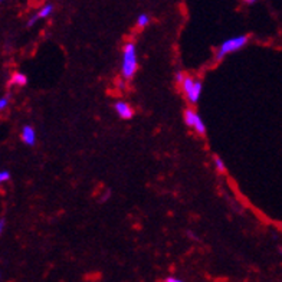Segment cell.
I'll use <instances>...</instances> for the list:
<instances>
[{
	"instance_id": "11",
	"label": "cell",
	"mask_w": 282,
	"mask_h": 282,
	"mask_svg": "<svg viewBox=\"0 0 282 282\" xmlns=\"http://www.w3.org/2000/svg\"><path fill=\"white\" fill-rule=\"evenodd\" d=\"M10 180V173L7 170H1L0 171V182L4 183V182H9Z\"/></svg>"
},
{
	"instance_id": "1",
	"label": "cell",
	"mask_w": 282,
	"mask_h": 282,
	"mask_svg": "<svg viewBox=\"0 0 282 282\" xmlns=\"http://www.w3.org/2000/svg\"><path fill=\"white\" fill-rule=\"evenodd\" d=\"M138 69L137 52L134 43H125L122 48V65H121V75L124 80H131Z\"/></svg>"
},
{
	"instance_id": "4",
	"label": "cell",
	"mask_w": 282,
	"mask_h": 282,
	"mask_svg": "<svg viewBox=\"0 0 282 282\" xmlns=\"http://www.w3.org/2000/svg\"><path fill=\"white\" fill-rule=\"evenodd\" d=\"M183 116H184V124L187 127L195 128L199 135H204L206 134V125H204V122L201 121L199 114L195 110L187 108V110H184V114Z\"/></svg>"
},
{
	"instance_id": "6",
	"label": "cell",
	"mask_w": 282,
	"mask_h": 282,
	"mask_svg": "<svg viewBox=\"0 0 282 282\" xmlns=\"http://www.w3.org/2000/svg\"><path fill=\"white\" fill-rule=\"evenodd\" d=\"M114 108H116L118 117L122 118V120H130V118H133V116H134V110L131 108V105L127 104V102H124V101L116 102Z\"/></svg>"
},
{
	"instance_id": "10",
	"label": "cell",
	"mask_w": 282,
	"mask_h": 282,
	"mask_svg": "<svg viewBox=\"0 0 282 282\" xmlns=\"http://www.w3.org/2000/svg\"><path fill=\"white\" fill-rule=\"evenodd\" d=\"M213 160H215V167H216V170H217L219 173H222V174H223V173H226V167H225V163H223V160H222L220 157H217V156H216V157H215Z\"/></svg>"
},
{
	"instance_id": "13",
	"label": "cell",
	"mask_w": 282,
	"mask_h": 282,
	"mask_svg": "<svg viewBox=\"0 0 282 282\" xmlns=\"http://www.w3.org/2000/svg\"><path fill=\"white\" fill-rule=\"evenodd\" d=\"M39 19H40L39 15L36 13L35 16H32V17H31V19L28 20V26H29V28H31V26H33V25H35V23H36V22H38Z\"/></svg>"
},
{
	"instance_id": "9",
	"label": "cell",
	"mask_w": 282,
	"mask_h": 282,
	"mask_svg": "<svg viewBox=\"0 0 282 282\" xmlns=\"http://www.w3.org/2000/svg\"><path fill=\"white\" fill-rule=\"evenodd\" d=\"M149 23H150V16H149V15L143 13V15H140V16L137 17V26H140V28H146Z\"/></svg>"
},
{
	"instance_id": "7",
	"label": "cell",
	"mask_w": 282,
	"mask_h": 282,
	"mask_svg": "<svg viewBox=\"0 0 282 282\" xmlns=\"http://www.w3.org/2000/svg\"><path fill=\"white\" fill-rule=\"evenodd\" d=\"M10 82L15 83V85L23 86V85L28 83V78H26V75L22 74V72H15V74L12 75V78H10Z\"/></svg>"
},
{
	"instance_id": "5",
	"label": "cell",
	"mask_w": 282,
	"mask_h": 282,
	"mask_svg": "<svg viewBox=\"0 0 282 282\" xmlns=\"http://www.w3.org/2000/svg\"><path fill=\"white\" fill-rule=\"evenodd\" d=\"M20 138H22V141H23L26 146L33 147V146L36 144V134H35L33 127H31V125H25V127L22 128Z\"/></svg>"
},
{
	"instance_id": "2",
	"label": "cell",
	"mask_w": 282,
	"mask_h": 282,
	"mask_svg": "<svg viewBox=\"0 0 282 282\" xmlns=\"http://www.w3.org/2000/svg\"><path fill=\"white\" fill-rule=\"evenodd\" d=\"M249 36L248 35H239V36H235V38H231V39L225 40L219 48H217V52H216V59L220 61L223 59L226 55L229 53H233L236 50H241L242 48L248 43Z\"/></svg>"
},
{
	"instance_id": "14",
	"label": "cell",
	"mask_w": 282,
	"mask_h": 282,
	"mask_svg": "<svg viewBox=\"0 0 282 282\" xmlns=\"http://www.w3.org/2000/svg\"><path fill=\"white\" fill-rule=\"evenodd\" d=\"M7 104H9V100H7L6 97H3V98L0 100V110L3 111V110H4V108L7 107Z\"/></svg>"
},
{
	"instance_id": "8",
	"label": "cell",
	"mask_w": 282,
	"mask_h": 282,
	"mask_svg": "<svg viewBox=\"0 0 282 282\" xmlns=\"http://www.w3.org/2000/svg\"><path fill=\"white\" fill-rule=\"evenodd\" d=\"M52 12H53V6L52 4H45L39 12H38V15H39L40 19H43V17H48Z\"/></svg>"
},
{
	"instance_id": "3",
	"label": "cell",
	"mask_w": 282,
	"mask_h": 282,
	"mask_svg": "<svg viewBox=\"0 0 282 282\" xmlns=\"http://www.w3.org/2000/svg\"><path fill=\"white\" fill-rule=\"evenodd\" d=\"M201 88H203V85H201L200 81L195 80V78H192V77H189V75H187V77L184 78V81L182 82L183 94L186 95L187 101H189L190 104H193V105L199 102Z\"/></svg>"
},
{
	"instance_id": "16",
	"label": "cell",
	"mask_w": 282,
	"mask_h": 282,
	"mask_svg": "<svg viewBox=\"0 0 282 282\" xmlns=\"http://www.w3.org/2000/svg\"><path fill=\"white\" fill-rule=\"evenodd\" d=\"M3 228H4V219H0V232H3Z\"/></svg>"
},
{
	"instance_id": "15",
	"label": "cell",
	"mask_w": 282,
	"mask_h": 282,
	"mask_svg": "<svg viewBox=\"0 0 282 282\" xmlns=\"http://www.w3.org/2000/svg\"><path fill=\"white\" fill-rule=\"evenodd\" d=\"M164 281L166 282H182V280H180V278H176V277H168V278H166Z\"/></svg>"
},
{
	"instance_id": "17",
	"label": "cell",
	"mask_w": 282,
	"mask_h": 282,
	"mask_svg": "<svg viewBox=\"0 0 282 282\" xmlns=\"http://www.w3.org/2000/svg\"><path fill=\"white\" fill-rule=\"evenodd\" d=\"M245 3H248V4H252V3H255L256 0H243Z\"/></svg>"
},
{
	"instance_id": "12",
	"label": "cell",
	"mask_w": 282,
	"mask_h": 282,
	"mask_svg": "<svg viewBox=\"0 0 282 282\" xmlns=\"http://www.w3.org/2000/svg\"><path fill=\"white\" fill-rule=\"evenodd\" d=\"M186 77H187V75H186L184 72H177L174 78H176V82H177V83H180V85H182V82L184 81V78H186Z\"/></svg>"
}]
</instances>
